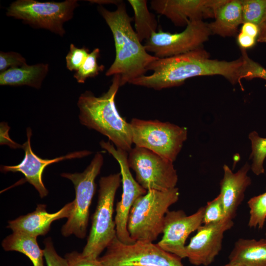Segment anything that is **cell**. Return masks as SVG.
Listing matches in <instances>:
<instances>
[{"instance_id": "5", "label": "cell", "mask_w": 266, "mask_h": 266, "mask_svg": "<svg viewBox=\"0 0 266 266\" xmlns=\"http://www.w3.org/2000/svg\"><path fill=\"white\" fill-rule=\"evenodd\" d=\"M121 182L120 173L103 176L100 179L97 205L92 217L87 243L81 252L84 256L98 259L116 237L113 214L115 195Z\"/></svg>"}, {"instance_id": "35", "label": "cell", "mask_w": 266, "mask_h": 266, "mask_svg": "<svg viewBox=\"0 0 266 266\" xmlns=\"http://www.w3.org/2000/svg\"><path fill=\"white\" fill-rule=\"evenodd\" d=\"M259 31L257 25L250 22H246L242 24L240 32L257 38Z\"/></svg>"}, {"instance_id": "18", "label": "cell", "mask_w": 266, "mask_h": 266, "mask_svg": "<svg viewBox=\"0 0 266 266\" xmlns=\"http://www.w3.org/2000/svg\"><path fill=\"white\" fill-rule=\"evenodd\" d=\"M223 177L220 182V196L226 218L233 220L237 208L244 198L247 188L251 184L248 173L251 165L246 163L237 172H233L224 165Z\"/></svg>"}, {"instance_id": "38", "label": "cell", "mask_w": 266, "mask_h": 266, "mask_svg": "<svg viewBox=\"0 0 266 266\" xmlns=\"http://www.w3.org/2000/svg\"><path fill=\"white\" fill-rule=\"evenodd\" d=\"M224 266H243L237 264V263L229 262V263H228L227 264H226V265Z\"/></svg>"}, {"instance_id": "34", "label": "cell", "mask_w": 266, "mask_h": 266, "mask_svg": "<svg viewBox=\"0 0 266 266\" xmlns=\"http://www.w3.org/2000/svg\"><path fill=\"white\" fill-rule=\"evenodd\" d=\"M236 40L240 49L245 50L253 47L257 41V38L241 32L237 35Z\"/></svg>"}, {"instance_id": "32", "label": "cell", "mask_w": 266, "mask_h": 266, "mask_svg": "<svg viewBox=\"0 0 266 266\" xmlns=\"http://www.w3.org/2000/svg\"><path fill=\"white\" fill-rule=\"evenodd\" d=\"M26 59L15 52L0 53V71L3 72L8 69L22 66L27 65Z\"/></svg>"}, {"instance_id": "1", "label": "cell", "mask_w": 266, "mask_h": 266, "mask_svg": "<svg viewBox=\"0 0 266 266\" xmlns=\"http://www.w3.org/2000/svg\"><path fill=\"white\" fill-rule=\"evenodd\" d=\"M243 60L227 61L210 58L202 47L181 55L158 59L148 66L153 73L135 79L130 84L156 90L182 85L190 78L221 75L233 85L241 83Z\"/></svg>"}, {"instance_id": "36", "label": "cell", "mask_w": 266, "mask_h": 266, "mask_svg": "<svg viewBox=\"0 0 266 266\" xmlns=\"http://www.w3.org/2000/svg\"><path fill=\"white\" fill-rule=\"evenodd\" d=\"M258 26L259 31L257 41L266 43V10Z\"/></svg>"}, {"instance_id": "16", "label": "cell", "mask_w": 266, "mask_h": 266, "mask_svg": "<svg viewBox=\"0 0 266 266\" xmlns=\"http://www.w3.org/2000/svg\"><path fill=\"white\" fill-rule=\"evenodd\" d=\"M32 130L27 129V141L22 145L25 151L23 160L20 163L15 166H1L0 170L2 172H20L24 175L26 181L32 185L38 192L41 198L47 196L48 191L42 181V173L45 167L51 164L65 160L80 158L90 155L92 152L83 150L74 152L52 159H43L33 152L31 145Z\"/></svg>"}, {"instance_id": "22", "label": "cell", "mask_w": 266, "mask_h": 266, "mask_svg": "<svg viewBox=\"0 0 266 266\" xmlns=\"http://www.w3.org/2000/svg\"><path fill=\"white\" fill-rule=\"evenodd\" d=\"M37 237L20 233L13 232L2 241L6 251H16L26 255L33 266H44V250L40 249Z\"/></svg>"}, {"instance_id": "37", "label": "cell", "mask_w": 266, "mask_h": 266, "mask_svg": "<svg viewBox=\"0 0 266 266\" xmlns=\"http://www.w3.org/2000/svg\"><path fill=\"white\" fill-rule=\"evenodd\" d=\"M122 0H89L90 2L92 3H96L99 4L100 5L101 4H108V3H113L117 5L119 3H120Z\"/></svg>"}, {"instance_id": "7", "label": "cell", "mask_w": 266, "mask_h": 266, "mask_svg": "<svg viewBox=\"0 0 266 266\" xmlns=\"http://www.w3.org/2000/svg\"><path fill=\"white\" fill-rule=\"evenodd\" d=\"M103 163L102 154L97 152L82 172L61 174L62 177L72 182L75 191L73 210L61 228V233L64 236L67 237L72 234L79 238L86 236L90 207L96 190L95 179L100 173Z\"/></svg>"}, {"instance_id": "2", "label": "cell", "mask_w": 266, "mask_h": 266, "mask_svg": "<svg viewBox=\"0 0 266 266\" xmlns=\"http://www.w3.org/2000/svg\"><path fill=\"white\" fill-rule=\"evenodd\" d=\"M98 9L112 32L115 47V60L105 75H119L121 86L145 75L149 65L158 58L148 53L139 40L124 2L113 11L100 5Z\"/></svg>"}, {"instance_id": "39", "label": "cell", "mask_w": 266, "mask_h": 266, "mask_svg": "<svg viewBox=\"0 0 266 266\" xmlns=\"http://www.w3.org/2000/svg\"><path fill=\"white\" fill-rule=\"evenodd\" d=\"M265 238H266V233H265Z\"/></svg>"}, {"instance_id": "21", "label": "cell", "mask_w": 266, "mask_h": 266, "mask_svg": "<svg viewBox=\"0 0 266 266\" xmlns=\"http://www.w3.org/2000/svg\"><path fill=\"white\" fill-rule=\"evenodd\" d=\"M229 258L243 266H266V238L239 239Z\"/></svg>"}, {"instance_id": "10", "label": "cell", "mask_w": 266, "mask_h": 266, "mask_svg": "<svg viewBox=\"0 0 266 266\" xmlns=\"http://www.w3.org/2000/svg\"><path fill=\"white\" fill-rule=\"evenodd\" d=\"M130 168L135 180L147 191H165L176 187L178 175L173 162L146 148L135 146L128 152Z\"/></svg>"}, {"instance_id": "23", "label": "cell", "mask_w": 266, "mask_h": 266, "mask_svg": "<svg viewBox=\"0 0 266 266\" xmlns=\"http://www.w3.org/2000/svg\"><path fill=\"white\" fill-rule=\"evenodd\" d=\"M134 12V28L137 36L141 42L147 40L155 32L158 23L155 15L147 7L146 0H129Z\"/></svg>"}, {"instance_id": "27", "label": "cell", "mask_w": 266, "mask_h": 266, "mask_svg": "<svg viewBox=\"0 0 266 266\" xmlns=\"http://www.w3.org/2000/svg\"><path fill=\"white\" fill-rule=\"evenodd\" d=\"M266 10V0H242L243 24L250 22L258 25Z\"/></svg>"}, {"instance_id": "17", "label": "cell", "mask_w": 266, "mask_h": 266, "mask_svg": "<svg viewBox=\"0 0 266 266\" xmlns=\"http://www.w3.org/2000/svg\"><path fill=\"white\" fill-rule=\"evenodd\" d=\"M74 206L73 201L65 204L54 213H49L44 204H38L34 211L8 222L7 228L13 232L20 233L34 237L45 235L54 221L70 215Z\"/></svg>"}, {"instance_id": "3", "label": "cell", "mask_w": 266, "mask_h": 266, "mask_svg": "<svg viewBox=\"0 0 266 266\" xmlns=\"http://www.w3.org/2000/svg\"><path fill=\"white\" fill-rule=\"evenodd\" d=\"M121 87L120 77L115 75L108 90L100 97L91 91L81 94L77 101L80 123L107 137L116 148L129 152L133 144L130 123L119 113L115 98Z\"/></svg>"}, {"instance_id": "31", "label": "cell", "mask_w": 266, "mask_h": 266, "mask_svg": "<svg viewBox=\"0 0 266 266\" xmlns=\"http://www.w3.org/2000/svg\"><path fill=\"white\" fill-rule=\"evenodd\" d=\"M43 243L44 256L47 266H68L66 259L56 252L50 237L45 239Z\"/></svg>"}, {"instance_id": "29", "label": "cell", "mask_w": 266, "mask_h": 266, "mask_svg": "<svg viewBox=\"0 0 266 266\" xmlns=\"http://www.w3.org/2000/svg\"><path fill=\"white\" fill-rule=\"evenodd\" d=\"M226 219L220 196L208 201L204 207L203 224L207 225L220 222Z\"/></svg>"}, {"instance_id": "24", "label": "cell", "mask_w": 266, "mask_h": 266, "mask_svg": "<svg viewBox=\"0 0 266 266\" xmlns=\"http://www.w3.org/2000/svg\"><path fill=\"white\" fill-rule=\"evenodd\" d=\"M248 138L251 146V169L255 175H259L265 173L264 163L266 158V138L259 136L256 131H252L248 134Z\"/></svg>"}, {"instance_id": "12", "label": "cell", "mask_w": 266, "mask_h": 266, "mask_svg": "<svg viewBox=\"0 0 266 266\" xmlns=\"http://www.w3.org/2000/svg\"><path fill=\"white\" fill-rule=\"evenodd\" d=\"M100 147L107 151L118 162L122 183L121 200L116 205L115 222L117 238L122 242L130 244L135 242L131 237L127 225L131 209L136 199L145 195L147 190L133 177L128 162V152L115 148L109 141L101 140Z\"/></svg>"}, {"instance_id": "11", "label": "cell", "mask_w": 266, "mask_h": 266, "mask_svg": "<svg viewBox=\"0 0 266 266\" xmlns=\"http://www.w3.org/2000/svg\"><path fill=\"white\" fill-rule=\"evenodd\" d=\"M211 34L208 23L203 20L191 21L180 33L159 30L145 41L144 46L148 52L154 53L156 57L165 58L202 47Z\"/></svg>"}, {"instance_id": "30", "label": "cell", "mask_w": 266, "mask_h": 266, "mask_svg": "<svg viewBox=\"0 0 266 266\" xmlns=\"http://www.w3.org/2000/svg\"><path fill=\"white\" fill-rule=\"evenodd\" d=\"M89 53L85 47L78 48L73 44L70 45L69 51L66 57V67L70 71L78 70L84 63Z\"/></svg>"}, {"instance_id": "14", "label": "cell", "mask_w": 266, "mask_h": 266, "mask_svg": "<svg viewBox=\"0 0 266 266\" xmlns=\"http://www.w3.org/2000/svg\"><path fill=\"white\" fill-rule=\"evenodd\" d=\"M233 220L226 218L213 224L203 225L186 246V258L195 266L210 265L222 249L224 233L233 226Z\"/></svg>"}, {"instance_id": "25", "label": "cell", "mask_w": 266, "mask_h": 266, "mask_svg": "<svg viewBox=\"0 0 266 266\" xmlns=\"http://www.w3.org/2000/svg\"><path fill=\"white\" fill-rule=\"evenodd\" d=\"M250 217V228L262 229L266 221V192L251 198L247 202Z\"/></svg>"}, {"instance_id": "19", "label": "cell", "mask_w": 266, "mask_h": 266, "mask_svg": "<svg viewBox=\"0 0 266 266\" xmlns=\"http://www.w3.org/2000/svg\"><path fill=\"white\" fill-rule=\"evenodd\" d=\"M214 18L208 23L212 34L223 37L234 35L243 24L242 0H224L215 10Z\"/></svg>"}, {"instance_id": "4", "label": "cell", "mask_w": 266, "mask_h": 266, "mask_svg": "<svg viewBox=\"0 0 266 266\" xmlns=\"http://www.w3.org/2000/svg\"><path fill=\"white\" fill-rule=\"evenodd\" d=\"M179 197L175 187L165 191L150 190L138 198L129 214L127 228L134 241L153 242L163 233L164 220L169 207Z\"/></svg>"}, {"instance_id": "28", "label": "cell", "mask_w": 266, "mask_h": 266, "mask_svg": "<svg viewBox=\"0 0 266 266\" xmlns=\"http://www.w3.org/2000/svg\"><path fill=\"white\" fill-rule=\"evenodd\" d=\"M243 64L241 72V79L251 80L261 78L266 80V68L251 59L246 50L240 49Z\"/></svg>"}, {"instance_id": "20", "label": "cell", "mask_w": 266, "mask_h": 266, "mask_svg": "<svg viewBox=\"0 0 266 266\" xmlns=\"http://www.w3.org/2000/svg\"><path fill=\"white\" fill-rule=\"evenodd\" d=\"M48 71V65L42 63L33 65L27 64L21 67L10 68L0 72V85H27L39 89Z\"/></svg>"}, {"instance_id": "8", "label": "cell", "mask_w": 266, "mask_h": 266, "mask_svg": "<svg viewBox=\"0 0 266 266\" xmlns=\"http://www.w3.org/2000/svg\"><path fill=\"white\" fill-rule=\"evenodd\" d=\"M78 6L76 0L62 2L17 0L10 4L6 14L33 27L44 29L63 36L66 33L64 23L73 17Z\"/></svg>"}, {"instance_id": "33", "label": "cell", "mask_w": 266, "mask_h": 266, "mask_svg": "<svg viewBox=\"0 0 266 266\" xmlns=\"http://www.w3.org/2000/svg\"><path fill=\"white\" fill-rule=\"evenodd\" d=\"M65 258L68 266H103L98 259H93L83 256L82 253L73 251L66 253Z\"/></svg>"}, {"instance_id": "13", "label": "cell", "mask_w": 266, "mask_h": 266, "mask_svg": "<svg viewBox=\"0 0 266 266\" xmlns=\"http://www.w3.org/2000/svg\"><path fill=\"white\" fill-rule=\"evenodd\" d=\"M204 207L187 216L182 210H168L163 230V235L157 245L181 259L186 258L185 242L189 235L203 224Z\"/></svg>"}, {"instance_id": "15", "label": "cell", "mask_w": 266, "mask_h": 266, "mask_svg": "<svg viewBox=\"0 0 266 266\" xmlns=\"http://www.w3.org/2000/svg\"><path fill=\"white\" fill-rule=\"evenodd\" d=\"M224 0H153L151 7L169 19L176 26L189 22L214 18L215 10Z\"/></svg>"}, {"instance_id": "9", "label": "cell", "mask_w": 266, "mask_h": 266, "mask_svg": "<svg viewBox=\"0 0 266 266\" xmlns=\"http://www.w3.org/2000/svg\"><path fill=\"white\" fill-rule=\"evenodd\" d=\"M180 257L153 242L138 241L125 244L117 237L99 260L103 266H184Z\"/></svg>"}, {"instance_id": "26", "label": "cell", "mask_w": 266, "mask_h": 266, "mask_svg": "<svg viewBox=\"0 0 266 266\" xmlns=\"http://www.w3.org/2000/svg\"><path fill=\"white\" fill-rule=\"evenodd\" d=\"M100 56V49H94L89 53L83 65L74 74L77 82L83 83L87 79L94 77L104 69L103 65H99L98 59Z\"/></svg>"}, {"instance_id": "6", "label": "cell", "mask_w": 266, "mask_h": 266, "mask_svg": "<svg viewBox=\"0 0 266 266\" xmlns=\"http://www.w3.org/2000/svg\"><path fill=\"white\" fill-rule=\"evenodd\" d=\"M130 123L135 146L146 148L173 162L187 138V128L168 122L133 118Z\"/></svg>"}]
</instances>
